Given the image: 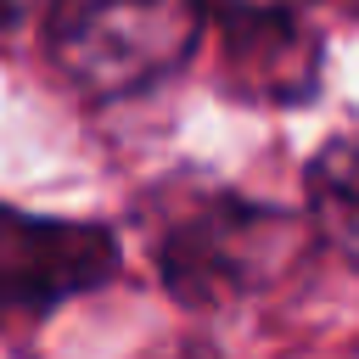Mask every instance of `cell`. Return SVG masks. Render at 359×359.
Masks as SVG:
<instances>
[{"label": "cell", "mask_w": 359, "mask_h": 359, "mask_svg": "<svg viewBox=\"0 0 359 359\" xmlns=\"http://www.w3.org/2000/svg\"><path fill=\"white\" fill-rule=\"evenodd\" d=\"M208 0H50V62L95 101H118L180 73L202 39Z\"/></svg>", "instance_id": "obj_1"}, {"label": "cell", "mask_w": 359, "mask_h": 359, "mask_svg": "<svg viewBox=\"0 0 359 359\" xmlns=\"http://www.w3.org/2000/svg\"><path fill=\"white\" fill-rule=\"evenodd\" d=\"M297 247H303L297 219L241 196H196L185 213L163 224L157 269L180 303L219 309L264 292L297 258Z\"/></svg>", "instance_id": "obj_2"}, {"label": "cell", "mask_w": 359, "mask_h": 359, "mask_svg": "<svg viewBox=\"0 0 359 359\" xmlns=\"http://www.w3.org/2000/svg\"><path fill=\"white\" fill-rule=\"evenodd\" d=\"M112 264L118 247L107 230L0 208V309H50L101 286Z\"/></svg>", "instance_id": "obj_3"}, {"label": "cell", "mask_w": 359, "mask_h": 359, "mask_svg": "<svg viewBox=\"0 0 359 359\" xmlns=\"http://www.w3.org/2000/svg\"><path fill=\"white\" fill-rule=\"evenodd\" d=\"M224 39H230L236 79L258 95H303L309 79L320 73V39L303 34L297 17L280 0H269V6L236 0L230 22H224Z\"/></svg>", "instance_id": "obj_4"}, {"label": "cell", "mask_w": 359, "mask_h": 359, "mask_svg": "<svg viewBox=\"0 0 359 359\" xmlns=\"http://www.w3.org/2000/svg\"><path fill=\"white\" fill-rule=\"evenodd\" d=\"M309 230L359 264V129L331 135L309 163Z\"/></svg>", "instance_id": "obj_5"}, {"label": "cell", "mask_w": 359, "mask_h": 359, "mask_svg": "<svg viewBox=\"0 0 359 359\" xmlns=\"http://www.w3.org/2000/svg\"><path fill=\"white\" fill-rule=\"evenodd\" d=\"M17 6H22V0H0V17H11V11H17Z\"/></svg>", "instance_id": "obj_6"}, {"label": "cell", "mask_w": 359, "mask_h": 359, "mask_svg": "<svg viewBox=\"0 0 359 359\" xmlns=\"http://www.w3.org/2000/svg\"><path fill=\"white\" fill-rule=\"evenodd\" d=\"M348 6H359V0H348Z\"/></svg>", "instance_id": "obj_7"}]
</instances>
